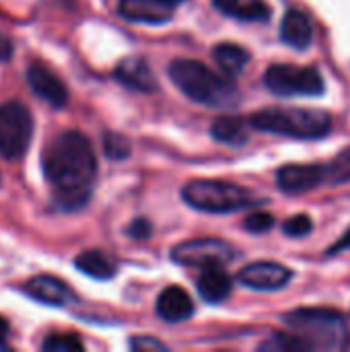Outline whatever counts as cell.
Here are the masks:
<instances>
[{"instance_id": "cell-1", "label": "cell", "mask_w": 350, "mask_h": 352, "mask_svg": "<svg viewBox=\"0 0 350 352\" xmlns=\"http://www.w3.org/2000/svg\"><path fill=\"white\" fill-rule=\"evenodd\" d=\"M43 173L54 190V202L76 210L91 198L97 179V157L91 140L78 130L60 132L43 151Z\"/></svg>"}, {"instance_id": "cell-2", "label": "cell", "mask_w": 350, "mask_h": 352, "mask_svg": "<svg viewBox=\"0 0 350 352\" xmlns=\"http://www.w3.org/2000/svg\"><path fill=\"white\" fill-rule=\"evenodd\" d=\"M169 76L175 87L192 101L206 107H231L239 101L237 87L206 64L198 60H173L169 64Z\"/></svg>"}, {"instance_id": "cell-3", "label": "cell", "mask_w": 350, "mask_h": 352, "mask_svg": "<svg viewBox=\"0 0 350 352\" xmlns=\"http://www.w3.org/2000/svg\"><path fill=\"white\" fill-rule=\"evenodd\" d=\"M283 320L307 351H342L349 346L347 318L336 309L303 307L285 314Z\"/></svg>"}, {"instance_id": "cell-4", "label": "cell", "mask_w": 350, "mask_h": 352, "mask_svg": "<svg viewBox=\"0 0 350 352\" xmlns=\"http://www.w3.org/2000/svg\"><path fill=\"white\" fill-rule=\"evenodd\" d=\"M248 124L260 132L297 140H318L332 132V116L322 109L266 107L250 116Z\"/></svg>"}, {"instance_id": "cell-5", "label": "cell", "mask_w": 350, "mask_h": 352, "mask_svg": "<svg viewBox=\"0 0 350 352\" xmlns=\"http://www.w3.org/2000/svg\"><path fill=\"white\" fill-rule=\"evenodd\" d=\"M182 198L192 208L212 214L237 212L260 202V198L250 190L221 179H194L184 186Z\"/></svg>"}, {"instance_id": "cell-6", "label": "cell", "mask_w": 350, "mask_h": 352, "mask_svg": "<svg viewBox=\"0 0 350 352\" xmlns=\"http://www.w3.org/2000/svg\"><path fill=\"white\" fill-rule=\"evenodd\" d=\"M264 85L278 97H320L326 91L318 68L295 64H272L264 74Z\"/></svg>"}, {"instance_id": "cell-7", "label": "cell", "mask_w": 350, "mask_h": 352, "mask_svg": "<svg viewBox=\"0 0 350 352\" xmlns=\"http://www.w3.org/2000/svg\"><path fill=\"white\" fill-rule=\"evenodd\" d=\"M33 136L31 111L19 101H6L0 105V157L6 161H19Z\"/></svg>"}, {"instance_id": "cell-8", "label": "cell", "mask_w": 350, "mask_h": 352, "mask_svg": "<svg viewBox=\"0 0 350 352\" xmlns=\"http://www.w3.org/2000/svg\"><path fill=\"white\" fill-rule=\"evenodd\" d=\"M171 258L182 266H225L233 260V248L221 239H194L173 248Z\"/></svg>"}, {"instance_id": "cell-9", "label": "cell", "mask_w": 350, "mask_h": 352, "mask_svg": "<svg viewBox=\"0 0 350 352\" xmlns=\"http://www.w3.org/2000/svg\"><path fill=\"white\" fill-rule=\"evenodd\" d=\"M276 184L285 194H303L330 186L328 163H297L276 171Z\"/></svg>"}, {"instance_id": "cell-10", "label": "cell", "mask_w": 350, "mask_h": 352, "mask_svg": "<svg viewBox=\"0 0 350 352\" xmlns=\"http://www.w3.org/2000/svg\"><path fill=\"white\" fill-rule=\"evenodd\" d=\"M237 280L254 291H281L293 280V270L276 262H254L237 274Z\"/></svg>"}, {"instance_id": "cell-11", "label": "cell", "mask_w": 350, "mask_h": 352, "mask_svg": "<svg viewBox=\"0 0 350 352\" xmlns=\"http://www.w3.org/2000/svg\"><path fill=\"white\" fill-rule=\"evenodd\" d=\"M27 82L31 87V91L43 99L45 103H50L52 107H64L68 101V89L64 85V80L43 62H31L27 68Z\"/></svg>"}, {"instance_id": "cell-12", "label": "cell", "mask_w": 350, "mask_h": 352, "mask_svg": "<svg viewBox=\"0 0 350 352\" xmlns=\"http://www.w3.org/2000/svg\"><path fill=\"white\" fill-rule=\"evenodd\" d=\"M173 4L167 0H120L118 12L134 23L161 25L173 16Z\"/></svg>"}, {"instance_id": "cell-13", "label": "cell", "mask_w": 350, "mask_h": 352, "mask_svg": "<svg viewBox=\"0 0 350 352\" xmlns=\"http://www.w3.org/2000/svg\"><path fill=\"white\" fill-rule=\"evenodd\" d=\"M23 291L35 299V301H41L45 305H68L70 301H74V293L72 289L62 283L60 278L56 276H47V274H41V276H33L29 278L25 285H23Z\"/></svg>"}, {"instance_id": "cell-14", "label": "cell", "mask_w": 350, "mask_h": 352, "mask_svg": "<svg viewBox=\"0 0 350 352\" xmlns=\"http://www.w3.org/2000/svg\"><path fill=\"white\" fill-rule=\"evenodd\" d=\"M113 74L128 89H134V91H140V93H155L157 91V78L153 74V68L140 56L124 58L118 64Z\"/></svg>"}, {"instance_id": "cell-15", "label": "cell", "mask_w": 350, "mask_h": 352, "mask_svg": "<svg viewBox=\"0 0 350 352\" xmlns=\"http://www.w3.org/2000/svg\"><path fill=\"white\" fill-rule=\"evenodd\" d=\"M281 39L291 45L293 50H307L314 41V23L311 19L299 10V8H291L285 12L283 21H281Z\"/></svg>"}, {"instance_id": "cell-16", "label": "cell", "mask_w": 350, "mask_h": 352, "mask_svg": "<svg viewBox=\"0 0 350 352\" xmlns=\"http://www.w3.org/2000/svg\"><path fill=\"white\" fill-rule=\"evenodd\" d=\"M157 316L163 322L179 324L194 316V303L182 287H167L157 299Z\"/></svg>"}, {"instance_id": "cell-17", "label": "cell", "mask_w": 350, "mask_h": 352, "mask_svg": "<svg viewBox=\"0 0 350 352\" xmlns=\"http://www.w3.org/2000/svg\"><path fill=\"white\" fill-rule=\"evenodd\" d=\"M233 289L231 276L223 270V266H206L198 278V293L206 303H223L229 299Z\"/></svg>"}, {"instance_id": "cell-18", "label": "cell", "mask_w": 350, "mask_h": 352, "mask_svg": "<svg viewBox=\"0 0 350 352\" xmlns=\"http://www.w3.org/2000/svg\"><path fill=\"white\" fill-rule=\"evenodd\" d=\"M212 4L217 10L237 21L264 23L270 19V6L266 0H212Z\"/></svg>"}, {"instance_id": "cell-19", "label": "cell", "mask_w": 350, "mask_h": 352, "mask_svg": "<svg viewBox=\"0 0 350 352\" xmlns=\"http://www.w3.org/2000/svg\"><path fill=\"white\" fill-rule=\"evenodd\" d=\"M212 58L215 62L219 64V68L227 74V76H237L243 72V68L250 64V52L237 43H219L215 50H212Z\"/></svg>"}, {"instance_id": "cell-20", "label": "cell", "mask_w": 350, "mask_h": 352, "mask_svg": "<svg viewBox=\"0 0 350 352\" xmlns=\"http://www.w3.org/2000/svg\"><path fill=\"white\" fill-rule=\"evenodd\" d=\"M76 268L80 272H85L87 276L91 278H97V280H107L116 274V264L113 260L99 252V250H87V252H80L74 260Z\"/></svg>"}, {"instance_id": "cell-21", "label": "cell", "mask_w": 350, "mask_h": 352, "mask_svg": "<svg viewBox=\"0 0 350 352\" xmlns=\"http://www.w3.org/2000/svg\"><path fill=\"white\" fill-rule=\"evenodd\" d=\"M248 122L239 118H219L210 126V134L217 142L229 144V146H241L248 142Z\"/></svg>"}, {"instance_id": "cell-22", "label": "cell", "mask_w": 350, "mask_h": 352, "mask_svg": "<svg viewBox=\"0 0 350 352\" xmlns=\"http://www.w3.org/2000/svg\"><path fill=\"white\" fill-rule=\"evenodd\" d=\"M41 349L52 352H78L85 349V344L76 334H50L43 340Z\"/></svg>"}, {"instance_id": "cell-23", "label": "cell", "mask_w": 350, "mask_h": 352, "mask_svg": "<svg viewBox=\"0 0 350 352\" xmlns=\"http://www.w3.org/2000/svg\"><path fill=\"white\" fill-rule=\"evenodd\" d=\"M330 167V186H340L350 182V146L340 151L332 161H328Z\"/></svg>"}, {"instance_id": "cell-24", "label": "cell", "mask_w": 350, "mask_h": 352, "mask_svg": "<svg viewBox=\"0 0 350 352\" xmlns=\"http://www.w3.org/2000/svg\"><path fill=\"white\" fill-rule=\"evenodd\" d=\"M103 148H105V155L109 159H126L130 155V142L128 138H124L122 134H113V132H107L105 138H103Z\"/></svg>"}, {"instance_id": "cell-25", "label": "cell", "mask_w": 350, "mask_h": 352, "mask_svg": "<svg viewBox=\"0 0 350 352\" xmlns=\"http://www.w3.org/2000/svg\"><path fill=\"white\" fill-rule=\"evenodd\" d=\"M245 231L254 233V235H262V233H268L272 227H274V217L270 212H264V210H256L252 212L245 223H243Z\"/></svg>"}, {"instance_id": "cell-26", "label": "cell", "mask_w": 350, "mask_h": 352, "mask_svg": "<svg viewBox=\"0 0 350 352\" xmlns=\"http://www.w3.org/2000/svg\"><path fill=\"white\" fill-rule=\"evenodd\" d=\"M314 231V221L307 214H297L291 217L289 221H285L283 225V233L287 237H305Z\"/></svg>"}, {"instance_id": "cell-27", "label": "cell", "mask_w": 350, "mask_h": 352, "mask_svg": "<svg viewBox=\"0 0 350 352\" xmlns=\"http://www.w3.org/2000/svg\"><path fill=\"white\" fill-rule=\"evenodd\" d=\"M260 349H264V351H307V346L297 336H283V334L272 336Z\"/></svg>"}, {"instance_id": "cell-28", "label": "cell", "mask_w": 350, "mask_h": 352, "mask_svg": "<svg viewBox=\"0 0 350 352\" xmlns=\"http://www.w3.org/2000/svg\"><path fill=\"white\" fill-rule=\"evenodd\" d=\"M151 231H153V227H151V223L144 221V219H138V221H134V223L128 227V235L134 237V239H146V237L151 235Z\"/></svg>"}, {"instance_id": "cell-29", "label": "cell", "mask_w": 350, "mask_h": 352, "mask_svg": "<svg viewBox=\"0 0 350 352\" xmlns=\"http://www.w3.org/2000/svg\"><path fill=\"white\" fill-rule=\"evenodd\" d=\"M350 250V229L328 250V256H338V254H342V252H349Z\"/></svg>"}, {"instance_id": "cell-30", "label": "cell", "mask_w": 350, "mask_h": 352, "mask_svg": "<svg viewBox=\"0 0 350 352\" xmlns=\"http://www.w3.org/2000/svg\"><path fill=\"white\" fill-rule=\"evenodd\" d=\"M10 56H12V43H10V39L0 31V62L8 60Z\"/></svg>"}, {"instance_id": "cell-31", "label": "cell", "mask_w": 350, "mask_h": 352, "mask_svg": "<svg viewBox=\"0 0 350 352\" xmlns=\"http://www.w3.org/2000/svg\"><path fill=\"white\" fill-rule=\"evenodd\" d=\"M132 346H134V349H138V346H146V349H165L161 342H155V340H136V342H132Z\"/></svg>"}, {"instance_id": "cell-32", "label": "cell", "mask_w": 350, "mask_h": 352, "mask_svg": "<svg viewBox=\"0 0 350 352\" xmlns=\"http://www.w3.org/2000/svg\"><path fill=\"white\" fill-rule=\"evenodd\" d=\"M6 336H8V322L4 318H0V346L4 344Z\"/></svg>"}, {"instance_id": "cell-33", "label": "cell", "mask_w": 350, "mask_h": 352, "mask_svg": "<svg viewBox=\"0 0 350 352\" xmlns=\"http://www.w3.org/2000/svg\"><path fill=\"white\" fill-rule=\"evenodd\" d=\"M167 2H169V4H173V6H177V4H179V2H184V0H167Z\"/></svg>"}]
</instances>
